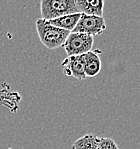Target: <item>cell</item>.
Returning a JSON list of instances; mask_svg holds the SVG:
<instances>
[{
  "label": "cell",
  "instance_id": "cell-5",
  "mask_svg": "<svg viewBox=\"0 0 140 149\" xmlns=\"http://www.w3.org/2000/svg\"><path fill=\"white\" fill-rule=\"evenodd\" d=\"M63 74L66 76L73 77L78 80L86 79L84 71L83 55H71L67 56L61 63Z\"/></svg>",
  "mask_w": 140,
  "mask_h": 149
},
{
  "label": "cell",
  "instance_id": "cell-6",
  "mask_svg": "<svg viewBox=\"0 0 140 149\" xmlns=\"http://www.w3.org/2000/svg\"><path fill=\"white\" fill-rule=\"evenodd\" d=\"M102 51L99 49L90 50L83 55V62H84V71H85L86 78L87 77H95L101 71L102 63L100 55Z\"/></svg>",
  "mask_w": 140,
  "mask_h": 149
},
{
  "label": "cell",
  "instance_id": "cell-8",
  "mask_svg": "<svg viewBox=\"0 0 140 149\" xmlns=\"http://www.w3.org/2000/svg\"><path fill=\"white\" fill-rule=\"evenodd\" d=\"M80 16H81V13H73V14L60 16V17H57L52 20H47V21L55 27L71 32L76 26Z\"/></svg>",
  "mask_w": 140,
  "mask_h": 149
},
{
  "label": "cell",
  "instance_id": "cell-4",
  "mask_svg": "<svg viewBox=\"0 0 140 149\" xmlns=\"http://www.w3.org/2000/svg\"><path fill=\"white\" fill-rule=\"evenodd\" d=\"M107 28L106 22L103 16L82 14L78 20L76 26L71 32H80L91 36L100 35Z\"/></svg>",
  "mask_w": 140,
  "mask_h": 149
},
{
  "label": "cell",
  "instance_id": "cell-1",
  "mask_svg": "<svg viewBox=\"0 0 140 149\" xmlns=\"http://www.w3.org/2000/svg\"><path fill=\"white\" fill-rule=\"evenodd\" d=\"M37 35L40 42L48 49H56L62 47L69 31L55 27L51 25L47 20L39 18L35 22Z\"/></svg>",
  "mask_w": 140,
  "mask_h": 149
},
{
  "label": "cell",
  "instance_id": "cell-7",
  "mask_svg": "<svg viewBox=\"0 0 140 149\" xmlns=\"http://www.w3.org/2000/svg\"><path fill=\"white\" fill-rule=\"evenodd\" d=\"M105 0H75L77 11L82 14L103 16Z\"/></svg>",
  "mask_w": 140,
  "mask_h": 149
},
{
  "label": "cell",
  "instance_id": "cell-2",
  "mask_svg": "<svg viewBox=\"0 0 140 149\" xmlns=\"http://www.w3.org/2000/svg\"><path fill=\"white\" fill-rule=\"evenodd\" d=\"M73 13H79L75 0H40V15L42 19L52 20Z\"/></svg>",
  "mask_w": 140,
  "mask_h": 149
},
{
  "label": "cell",
  "instance_id": "cell-3",
  "mask_svg": "<svg viewBox=\"0 0 140 149\" xmlns=\"http://www.w3.org/2000/svg\"><path fill=\"white\" fill-rule=\"evenodd\" d=\"M94 37L88 34L80 32H70L63 44L67 56L71 55H82L92 50Z\"/></svg>",
  "mask_w": 140,
  "mask_h": 149
},
{
  "label": "cell",
  "instance_id": "cell-9",
  "mask_svg": "<svg viewBox=\"0 0 140 149\" xmlns=\"http://www.w3.org/2000/svg\"><path fill=\"white\" fill-rule=\"evenodd\" d=\"M99 139L96 134H85L75 140L71 149H97Z\"/></svg>",
  "mask_w": 140,
  "mask_h": 149
},
{
  "label": "cell",
  "instance_id": "cell-10",
  "mask_svg": "<svg viewBox=\"0 0 140 149\" xmlns=\"http://www.w3.org/2000/svg\"><path fill=\"white\" fill-rule=\"evenodd\" d=\"M97 149H119V147L113 139L109 137H100Z\"/></svg>",
  "mask_w": 140,
  "mask_h": 149
}]
</instances>
